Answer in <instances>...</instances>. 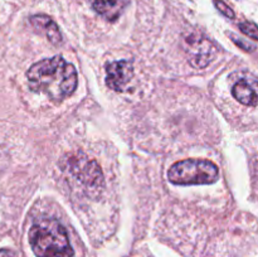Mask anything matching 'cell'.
I'll list each match as a JSON object with an SVG mask.
<instances>
[{"label": "cell", "instance_id": "obj_8", "mask_svg": "<svg viewBox=\"0 0 258 257\" xmlns=\"http://www.w3.org/2000/svg\"><path fill=\"white\" fill-rule=\"evenodd\" d=\"M30 24L37 30L44 33L47 35L48 40L53 44L62 43V34L59 32V28L57 27L54 20H52L47 15H33L30 18Z\"/></svg>", "mask_w": 258, "mask_h": 257}, {"label": "cell", "instance_id": "obj_11", "mask_svg": "<svg viewBox=\"0 0 258 257\" xmlns=\"http://www.w3.org/2000/svg\"><path fill=\"white\" fill-rule=\"evenodd\" d=\"M214 4H216V8L224 15V17L229 18V19H233L234 18V12L231 9V7L226 4L223 0H214Z\"/></svg>", "mask_w": 258, "mask_h": 257}, {"label": "cell", "instance_id": "obj_7", "mask_svg": "<svg viewBox=\"0 0 258 257\" xmlns=\"http://www.w3.org/2000/svg\"><path fill=\"white\" fill-rule=\"evenodd\" d=\"M234 98L246 106H256L258 103V80L256 77H243L232 88Z\"/></svg>", "mask_w": 258, "mask_h": 257}, {"label": "cell", "instance_id": "obj_2", "mask_svg": "<svg viewBox=\"0 0 258 257\" xmlns=\"http://www.w3.org/2000/svg\"><path fill=\"white\" fill-rule=\"evenodd\" d=\"M29 242L38 257H73L67 231L55 219H43L33 224Z\"/></svg>", "mask_w": 258, "mask_h": 257}, {"label": "cell", "instance_id": "obj_12", "mask_svg": "<svg viewBox=\"0 0 258 257\" xmlns=\"http://www.w3.org/2000/svg\"><path fill=\"white\" fill-rule=\"evenodd\" d=\"M233 42L236 43L237 45H239V47L243 48V49H246V50H252V49H253V48H254L252 44H248V43L243 42V40L237 39V37H234V35H233Z\"/></svg>", "mask_w": 258, "mask_h": 257}, {"label": "cell", "instance_id": "obj_6", "mask_svg": "<svg viewBox=\"0 0 258 257\" xmlns=\"http://www.w3.org/2000/svg\"><path fill=\"white\" fill-rule=\"evenodd\" d=\"M134 77V66L130 60H116L106 66V85L113 91L122 92Z\"/></svg>", "mask_w": 258, "mask_h": 257}, {"label": "cell", "instance_id": "obj_10", "mask_svg": "<svg viewBox=\"0 0 258 257\" xmlns=\"http://www.w3.org/2000/svg\"><path fill=\"white\" fill-rule=\"evenodd\" d=\"M239 29L242 33L247 35L249 38H253V39L258 40V27L254 23L251 22H243L239 24Z\"/></svg>", "mask_w": 258, "mask_h": 257}, {"label": "cell", "instance_id": "obj_3", "mask_svg": "<svg viewBox=\"0 0 258 257\" xmlns=\"http://www.w3.org/2000/svg\"><path fill=\"white\" fill-rule=\"evenodd\" d=\"M169 180L176 185L212 184L219 178L218 166L203 159H186L178 161L168 173Z\"/></svg>", "mask_w": 258, "mask_h": 257}, {"label": "cell", "instance_id": "obj_4", "mask_svg": "<svg viewBox=\"0 0 258 257\" xmlns=\"http://www.w3.org/2000/svg\"><path fill=\"white\" fill-rule=\"evenodd\" d=\"M68 170L90 191H101L103 188V175L101 168L95 160L85 156H72L68 160Z\"/></svg>", "mask_w": 258, "mask_h": 257}, {"label": "cell", "instance_id": "obj_9", "mask_svg": "<svg viewBox=\"0 0 258 257\" xmlns=\"http://www.w3.org/2000/svg\"><path fill=\"white\" fill-rule=\"evenodd\" d=\"M93 9L107 20H116L122 13L127 0H90Z\"/></svg>", "mask_w": 258, "mask_h": 257}, {"label": "cell", "instance_id": "obj_13", "mask_svg": "<svg viewBox=\"0 0 258 257\" xmlns=\"http://www.w3.org/2000/svg\"><path fill=\"white\" fill-rule=\"evenodd\" d=\"M0 257H17L14 252H12L10 249H0Z\"/></svg>", "mask_w": 258, "mask_h": 257}, {"label": "cell", "instance_id": "obj_1", "mask_svg": "<svg viewBox=\"0 0 258 257\" xmlns=\"http://www.w3.org/2000/svg\"><path fill=\"white\" fill-rule=\"evenodd\" d=\"M30 90L47 95L53 101H62L77 87V72L60 55L39 60L27 72Z\"/></svg>", "mask_w": 258, "mask_h": 257}, {"label": "cell", "instance_id": "obj_5", "mask_svg": "<svg viewBox=\"0 0 258 257\" xmlns=\"http://www.w3.org/2000/svg\"><path fill=\"white\" fill-rule=\"evenodd\" d=\"M185 50L188 53L189 62L197 68H203L209 65L216 53V48L212 42L202 35H190L185 40Z\"/></svg>", "mask_w": 258, "mask_h": 257}]
</instances>
